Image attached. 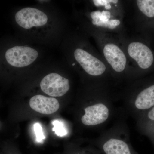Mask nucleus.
Listing matches in <instances>:
<instances>
[{
    "instance_id": "5",
    "label": "nucleus",
    "mask_w": 154,
    "mask_h": 154,
    "mask_svg": "<svg viewBox=\"0 0 154 154\" xmlns=\"http://www.w3.org/2000/svg\"><path fill=\"white\" fill-rule=\"evenodd\" d=\"M92 143L101 154H139L133 147L129 128L123 118L102 132Z\"/></svg>"
},
{
    "instance_id": "10",
    "label": "nucleus",
    "mask_w": 154,
    "mask_h": 154,
    "mask_svg": "<svg viewBox=\"0 0 154 154\" xmlns=\"http://www.w3.org/2000/svg\"><path fill=\"white\" fill-rule=\"evenodd\" d=\"M42 91L52 97H61L69 91L70 84L68 79L56 73L46 75L40 84Z\"/></svg>"
},
{
    "instance_id": "15",
    "label": "nucleus",
    "mask_w": 154,
    "mask_h": 154,
    "mask_svg": "<svg viewBox=\"0 0 154 154\" xmlns=\"http://www.w3.org/2000/svg\"><path fill=\"white\" fill-rule=\"evenodd\" d=\"M68 154H101L99 149L93 145V146L85 149H71Z\"/></svg>"
},
{
    "instance_id": "1",
    "label": "nucleus",
    "mask_w": 154,
    "mask_h": 154,
    "mask_svg": "<svg viewBox=\"0 0 154 154\" xmlns=\"http://www.w3.org/2000/svg\"><path fill=\"white\" fill-rule=\"evenodd\" d=\"M115 98L110 84L91 83L80 118L82 124L96 130L105 126L115 114Z\"/></svg>"
},
{
    "instance_id": "9",
    "label": "nucleus",
    "mask_w": 154,
    "mask_h": 154,
    "mask_svg": "<svg viewBox=\"0 0 154 154\" xmlns=\"http://www.w3.org/2000/svg\"><path fill=\"white\" fill-rule=\"evenodd\" d=\"M36 49L27 46H16L9 48L5 53L6 60L12 66L23 68L29 66L37 59Z\"/></svg>"
},
{
    "instance_id": "6",
    "label": "nucleus",
    "mask_w": 154,
    "mask_h": 154,
    "mask_svg": "<svg viewBox=\"0 0 154 154\" xmlns=\"http://www.w3.org/2000/svg\"><path fill=\"white\" fill-rule=\"evenodd\" d=\"M121 42L129 63L131 62L135 67L128 83L143 78L154 70V51L147 43L140 39Z\"/></svg>"
},
{
    "instance_id": "3",
    "label": "nucleus",
    "mask_w": 154,
    "mask_h": 154,
    "mask_svg": "<svg viewBox=\"0 0 154 154\" xmlns=\"http://www.w3.org/2000/svg\"><path fill=\"white\" fill-rule=\"evenodd\" d=\"M122 98L126 113L137 119L154 107V76L143 77L128 83Z\"/></svg>"
},
{
    "instance_id": "7",
    "label": "nucleus",
    "mask_w": 154,
    "mask_h": 154,
    "mask_svg": "<svg viewBox=\"0 0 154 154\" xmlns=\"http://www.w3.org/2000/svg\"><path fill=\"white\" fill-rule=\"evenodd\" d=\"M73 56L76 63L91 79V83L110 84L111 73L102 55L90 49L78 47L74 50Z\"/></svg>"
},
{
    "instance_id": "4",
    "label": "nucleus",
    "mask_w": 154,
    "mask_h": 154,
    "mask_svg": "<svg viewBox=\"0 0 154 154\" xmlns=\"http://www.w3.org/2000/svg\"><path fill=\"white\" fill-rule=\"evenodd\" d=\"M101 55L109 67L112 80L128 81L130 74L129 62L120 41L116 40L108 33H95Z\"/></svg>"
},
{
    "instance_id": "11",
    "label": "nucleus",
    "mask_w": 154,
    "mask_h": 154,
    "mask_svg": "<svg viewBox=\"0 0 154 154\" xmlns=\"http://www.w3.org/2000/svg\"><path fill=\"white\" fill-rule=\"evenodd\" d=\"M30 106L33 110L38 113L51 114L58 110L60 104L55 98L37 95L30 99Z\"/></svg>"
},
{
    "instance_id": "8",
    "label": "nucleus",
    "mask_w": 154,
    "mask_h": 154,
    "mask_svg": "<svg viewBox=\"0 0 154 154\" xmlns=\"http://www.w3.org/2000/svg\"><path fill=\"white\" fill-rule=\"evenodd\" d=\"M15 20L20 27L29 30L45 26L48 22V18L43 11L36 8L28 7L17 12Z\"/></svg>"
},
{
    "instance_id": "16",
    "label": "nucleus",
    "mask_w": 154,
    "mask_h": 154,
    "mask_svg": "<svg viewBox=\"0 0 154 154\" xmlns=\"http://www.w3.org/2000/svg\"><path fill=\"white\" fill-rule=\"evenodd\" d=\"M33 128L36 135V141L38 143L42 142L45 139V137L43 133L41 125L38 122H36L33 125Z\"/></svg>"
},
{
    "instance_id": "13",
    "label": "nucleus",
    "mask_w": 154,
    "mask_h": 154,
    "mask_svg": "<svg viewBox=\"0 0 154 154\" xmlns=\"http://www.w3.org/2000/svg\"><path fill=\"white\" fill-rule=\"evenodd\" d=\"M135 5L139 15L146 24L154 22V0H137Z\"/></svg>"
},
{
    "instance_id": "14",
    "label": "nucleus",
    "mask_w": 154,
    "mask_h": 154,
    "mask_svg": "<svg viewBox=\"0 0 154 154\" xmlns=\"http://www.w3.org/2000/svg\"><path fill=\"white\" fill-rule=\"evenodd\" d=\"M52 124L53 125L52 130L58 136L63 137L67 134V131L62 122L58 120H54Z\"/></svg>"
},
{
    "instance_id": "2",
    "label": "nucleus",
    "mask_w": 154,
    "mask_h": 154,
    "mask_svg": "<svg viewBox=\"0 0 154 154\" xmlns=\"http://www.w3.org/2000/svg\"><path fill=\"white\" fill-rule=\"evenodd\" d=\"M88 18L95 33H117L123 26V9L117 0H93Z\"/></svg>"
},
{
    "instance_id": "12",
    "label": "nucleus",
    "mask_w": 154,
    "mask_h": 154,
    "mask_svg": "<svg viewBox=\"0 0 154 154\" xmlns=\"http://www.w3.org/2000/svg\"><path fill=\"white\" fill-rule=\"evenodd\" d=\"M136 120L137 130L149 139L154 150V107Z\"/></svg>"
}]
</instances>
